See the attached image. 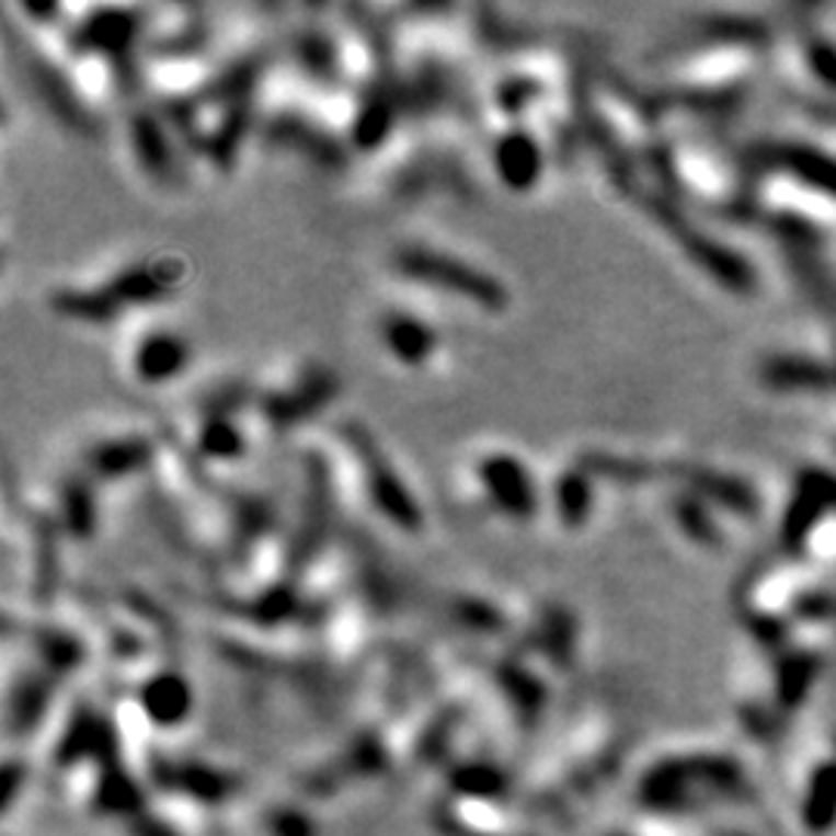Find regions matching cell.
Wrapping results in <instances>:
<instances>
[{"label":"cell","mask_w":836,"mask_h":836,"mask_svg":"<svg viewBox=\"0 0 836 836\" xmlns=\"http://www.w3.org/2000/svg\"><path fill=\"white\" fill-rule=\"evenodd\" d=\"M400 264H403V270L410 273L412 279L471 295L474 301H483L490 310H499L502 301H505V291L493 279L478 276V270H468L459 261H453V257H440V254H431V251L422 249L400 257Z\"/></svg>","instance_id":"obj_1"},{"label":"cell","mask_w":836,"mask_h":836,"mask_svg":"<svg viewBox=\"0 0 836 836\" xmlns=\"http://www.w3.org/2000/svg\"><path fill=\"white\" fill-rule=\"evenodd\" d=\"M481 474L490 483V490L499 493V499H505L508 508H515L520 515L534 512V483L524 474V468L517 471L515 462L490 459V462L481 465Z\"/></svg>","instance_id":"obj_2"},{"label":"cell","mask_w":836,"mask_h":836,"mask_svg":"<svg viewBox=\"0 0 836 836\" xmlns=\"http://www.w3.org/2000/svg\"><path fill=\"white\" fill-rule=\"evenodd\" d=\"M183 356H186L183 341L171 339V335H152L137 356V375L142 381H164V378L177 375Z\"/></svg>","instance_id":"obj_3"},{"label":"cell","mask_w":836,"mask_h":836,"mask_svg":"<svg viewBox=\"0 0 836 836\" xmlns=\"http://www.w3.org/2000/svg\"><path fill=\"white\" fill-rule=\"evenodd\" d=\"M536 168H539V152L534 140L515 134L499 142V171L512 186H530L536 180Z\"/></svg>","instance_id":"obj_4"},{"label":"cell","mask_w":836,"mask_h":836,"mask_svg":"<svg viewBox=\"0 0 836 836\" xmlns=\"http://www.w3.org/2000/svg\"><path fill=\"white\" fill-rule=\"evenodd\" d=\"M385 322H388L385 325V341H388L393 356H400L403 363H419V359H425L431 354L434 339H431L425 325H419L410 317H391Z\"/></svg>","instance_id":"obj_5"}]
</instances>
